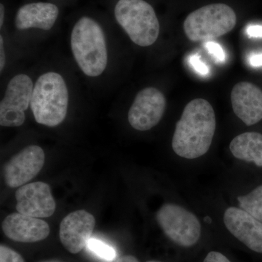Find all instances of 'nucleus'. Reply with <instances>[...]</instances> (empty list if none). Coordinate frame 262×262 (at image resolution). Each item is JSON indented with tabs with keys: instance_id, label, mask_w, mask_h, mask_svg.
Instances as JSON below:
<instances>
[{
	"instance_id": "obj_1",
	"label": "nucleus",
	"mask_w": 262,
	"mask_h": 262,
	"mask_svg": "<svg viewBox=\"0 0 262 262\" xmlns=\"http://www.w3.org/2000/svg\"><path fill=\"white\" fill-rule=\"evenodd\" d=\"M215 116L211 103L203 98L190 101L176 125L172 147L186 159H195L208 152L214 136Z\"/></svg>"
},
{
	"instance_id": "obj_2",
	"label": "nucleus",
	"mask_w": 262,
	"mask_h": 262,
	"mask_svg": "<svg viewBox=\"0 0 262 262\" xmlns=\"http://www.w3.org/2000/svg\"><path fill=\"white\" fill-rule=\"evenodd\" d=\"M70 43L76 63L84 75H102L107 67V46L102 27L96 20L89 16L79 19L71 33Z\"/></svg>"
},
{
	"instance_id": "obj_3",
	"label": "nucleus",
	"mask_w": 262,
	"mask_h": 262,
	"mask_svg": "<svg viewBox=\"0 0 262 262\" xmlns=\"http://www.w3.org/2000/svg\"><path fill=\"white\" fill-rule=\"evenodd\" d=\"M69 101L64 78L58 72L51 71L42 74L36 81L30 107L37 123L56 127L67 117Z\"/></svg>"
},
{
	"instance_id": "obj_4",
	"label": "nucleus",
	"mask_w": 262,
	"mask_h": 262,
	"mask_svg": "<svg viewBox=\"0 0 262 262\" xmlns=\"http://www.w3.org/2000/svg\"><path fill=\"white\" fill-rule=\"evenodd\" d=\"M114 13L117 23L137 46H151L159 37V20L154 8L144 0H118Z\"/></svg>"
},
{
	"instance_id": "obj_5",
	"label": "nucleus",
	"mask_w": 262,
	"mask_h": 262,
	"mask_svg": "<svg viewBox=\"0 0 262 262\" xmlns=\"http://www.w3.org/2000/svg\"><path fill=\"white\" fill-rule=\"evenodd\" d=\"M236 23L234 10L228 5L217 3L191 13L184 20V30L193 42H208L231 32Z\"/></svg>"
},
{
	"instance_id": "obj_6",
	"label": "nucleus",
	"mask_w": 262,
	"mask_h": 262,
	"mask_svg": "<svg viewBox=\"0 0 262 262\" xmlns=\"http://www.w3.org/2000/svg\"><path fill=\"white\" fill-rule=\"evenodd\" d=\"M157 221L170 241L182 247H191L199 241L201 225L196 215L175 204L163 205L156 214Z\"/></svg>"
},
{
	"instance_id": "obj_7",
	"label": "nucleus",
	"mask_w": 262,
	"mask_h": 262,
	"mask_svg": "<svg viewBox=\"0 0 262 262\" xmlns=\"http://www.w3.org/2000/svg\"><path fill=\"white\" fill-rule=\"evenodd\" d=\"M31 77L25 74L15 75L9 81L0 103V125L3 127L21 126L25 112L31 106L34 89Z\"/></svg>"
},
{
	"instance_id": "obj_8",
	"label": "nucleus",
	"mask_w": 262,
	"mask_h": 262,
	"mask_svg": "<svg viewBox=\"0 0 262 262\" xmlns=\"http://www.w3.org/2000/svg\"><path fill=\"white\" fill-rule=\"evenodd\" d=\"M166 108L163 93L153 87L141 90L136 95L128 112V122L133 128L146 131L156 126Z\"/></svg>"
},
{
	"instance_id": "obj_9",
	"label": "nucleus",
	"mask_w": 262,
	"mask_h": 262,
	"mask_svg": "<svg viewBox=\"0 0 262 262\" xmlns=\"http://www.w3.org/2000/svg\"><path fill=\"white\" fill-rule=\"evenodd\" d=\"M45 158L40 146L30 145L24 148L5 165V184L10 188L25 185L42 170Z\"/></svg>"
},
{
	"instance_id": "obj_10",
	"label": "nucleus",
	"mask_w": 262,
	"mask_h": 262,
	"mask_svg": "<svg viewBox=\"0 0 262 262\" xmlns=\"http://www.w3.org/2000/svg\"><path fill=\"white\" fill-rule=\"evenodd\" d=\"M16 210L21 214L48 218L56 211V205L51 187L46 183L37 182L25 184L15 192Z\"/></svg>"
},
{
	"instance_id": "obj_11",
	"label": "nucleus",
	"mask_w": 262,
	"mask_h": 262,
	"mask_svg": "<svg viewBox=\"0 0 262 262\" xmlns=\"http://www.w3.org/2000/svg\"><path fill=\"white\" fill-rule=\"evenodd\" d=\"M95 226L94 215L84 210L67 215L60 224V241L63 247L73 254L80 252L87 246Z\"/></svg>"
},
{
	"instance_id": "obj_12",
	"label": "nucleus",
	"mask_w": 262,
	"mask_h": 262,
	"mask_svg": "<svg viewBox=\"0 0 262 262\" xmlns=\"http://www.w3.org/2000/svg\"><path fill=\"white\" fill-rule=\"evenodd\" d=\"M224 222L231 234L255 252L262 253V223L241 208L226 210Z\"/></svg>"
},
{
	"instance_id": "obj_13",
	"label": "nucleus",
	"mask_w": 262,
	"mask_h": 262,
	"mask_svg": "<svg viewBox=\"0 0 262 262\" xmlns=\"http://www.w3.org/2000/svg\"><path fill=\"white\" fill-rule=\"evenodd\" d=\"M2 227L6 237L15 242H39L47 238L50 234L47 222L20 213L8 215Z\"/></svg>"
},
{
	"instance_id": "obj_14",
	"label": "nucleus",
	"mask_w": 262,
	"mask_h": 262,
	"mask_svg": "<svg viewBox=\"0 0 262 262\" xmlns=\"http://www.w3.org/2000/svg\"><path fill=\"white\" fill-rule=\"evenodd\" d=\"M234 114L246 125H253L262 120V91L248 82L234 85L231 93Z\"/></svg>"
},
{
	"instance_id": "obj_15",
	"label": "nucleus",
	"mask_w": 262,
	"mask_h": 262,
	"mask_svg": "<svg viewBox=\"0 0 262 262\" xmlns=\"http://www.w3.org/2000/svg\"><path fill=\"white\" fill-rule=\"evenodd\" d=\"M59 15V9L51 3H28L19 8L14 24L18 30L39 29L48 31L53 28Z\"/></svg>"
},
{
	"instance_id": "obj_16",
	"label": "nucleus",
	"mask_w": 262,
	"mask_h": 262,
	"mask_svg": "<svg viewBox=\"0 0 262 262\" xmlns=\"http://www.w3.org/2000/svg\"><path fill=\"white\" fill-rule=\"evenodd\" d=\"M229 149L237 159L262 167V134L256 132L239 134L231 141Z\"/></svg>"
},
{
	"instance_id": "obj_17",
	"label": "nucleus",
	"mask_w": 262,
	"mask_h": 262,
	"mask_svg": "<svg viewBox=\"0 0 262 262\" xmlns=\"http://www.w3.org/2000/svg\"><path fill=\"white\" fill-rule=\"evenodd\" d=\"M241 209L244 210L262 223V185L252 192L237 198Z\"/></svg>"
},
{
	"instance_id": "obj_18",
	"label": "nucleus",
	"mask_w": 262,
	"mask_h": 262,
	"mask_svg": "<svg viewBox=\"0 0 262 262\" xmlns=\"http://www.w3.org/2000/svg\"><path fill=\"white\" fill-rule=\"evenodd\" d=\"M87 246L93 253L97 255L98 257L106 261H113L116 256L115 249L99 239H90Z\"/></svg>"
},
{
	"instance_id": "obj_19",
	"label": "nucleus",
	"mask_w": 262,
	"mask_h": 262,
	"mask_svg": "<svg viewBox=\"0 0 262 262\" xmlns=\"http://www.w3.org/2000/svg\"><path fill=\"white\" fill-rule=\"evenodd\" d=\"M205 48L217 63H224L226 61V54L223 48L219 43L213 41L205 42Z\"/></svg>"
},
{
	"instance_id": "obj_20",
	"label": "nucleus",
	"mask_w": 262,
	"mask_h": 262,
	"mask_svg": "<svg viewBox=\"0 0 262 262\" xmlns=\"http://www.w3.org/2000/svg\"><path fill=\"white\" fill-rule=\"evenodd\" d=\"M0 262H25L21 255L11 248L1 245L0 246Z\"/></svg>"
},
{
	"instance_id": "obj_21",
	"label": "nucleus",
	"mask_w": 262,
	"mask_h": 262,
	"mask_svg": "<svg viewBox=\"0 0 262 262\" xmlns=\"http://www.w3.org/2000/svg\"><path fill=\"white\" fill-rule=\"evenodd\" d=\"M189 65L192 67L193 70L195 71L198 75L201 76H207L209 75L210 70L208 66L203 61H201V56L196 53V54L191 55L189 57Z\"/></svg>"
},
{
	"instance_id": "obj_22",
	"label": "nucleus",
	"mask_w": 262,
	"mask_h": 262,
	"mask_svg": "<svg viewBox=\"0 0 262 262\" xmlns=\"http://www.w3.org/2000/svg\"><path fill=\"white\" fill-rule=\"evenodd\" d=\"M203 262H231L228 258L224 256L222 253L211 251L207 255Z\"/></svg>"
},
{
	"instance_id": "obj_23",
	"label": "nucleus",
	"mask_w": 262,
	"mask_h": 262,
	"mask_svg": "<svg viewBox=\"0 0 262 262\" xmlns=\"http://www.w3.org/2000/svg\"><path fill=\"white\" fill-rule=\"evenodd\" d=\"M246 34L249 37H262V25L248 26L246 29Z\"/></svg>"
},
{
	"instance_id": "obj_24",
	"label": "nucleus",
	"mask_w": 262,
	"mask_h": 262,
	"mask_svg": "<svg viewBox=\"0 0 262 262\" xmlns=\"http://www.w3.org/2000/svg\"><path fill=\"white\" fill-rule=\"evenodd\" d=\"M248 63L252 67H262V53H253L249 55Z\"/></svg>"
},
{
	"instance_id": "obj_25",
	"label": "nucleus",
	"mask_w": 262,
	"mask_h": 262,
	"mask_svg": "<svg viewBox=\"0 0 262 262\" xmlns=\"http://www.w3.org/2000/svg\"><path fill=\"white\" fill-rule=\"evenodd\" d=\"M6 65V55H5V49L4 39L3 35L0 36V71L3 72Z\"/></svg>"
},
{
	"instance_id": "obj_26",
	"label": "nucleus",
	"mask_w": 262,
	"mask_h": 262,
	"mask_svg": "<svg viewBox=\"0 0 262 262\" xmlns=\"http://www.w3.org/2000/svg\"><path fill=\"white\" fill-rule=\"evenodd\" d=\"M115 262H139V261L135 256L126 255V256H122L121 257L117 258Z\"/></svg>"
},
{
	"instance_id": "obj_27",
	"label": "nucleus",
	"mask_w": 262,
	"mask_h": 262,
	"mask_svg": "<svg viewBox=\"0 0 262 262\" xmlns=\"http://www.w3.org/2000/svg\"><path fill=\"white\" fill-rule=\"evenodd\" d=\"M5 19V6L4 5H0V27H3Z\"/></svg>"
},
{
	"instance_id": "obj_28",
	"label": "nucleus",
	"mask_w": 262,
	"mask_h": 262,
	"mask_svg": "<svg viewBox=\"0 0 262 262\" xmlns=\"http://www.w3.org/2000/svg\"><path fill=\"white\" fill-rule=\"evenodd\" d=\"M42 262H63L61 261H58V260H48V261H44Z\"/></svg>"
},
{
	"instance_id": "obj_29",
	"label": "nucleus",
	"mask_w": 262,
	"mask_h": 262,
	"mask_svg": "<svg viewBox=\"0 0 262 262\" xmlns=\"http://www.w3.org/2000/svg\"><path fill=\"white\" fill-rule=\"evenodd\" d=\"M147 262H162V261H147Z\"/></svg>"
}]
</instances>
